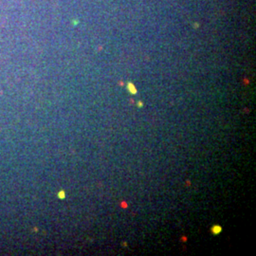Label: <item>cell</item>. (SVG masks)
<instances>
[{"label": "cell", "mask_w": 256, "mask_h": 256, "mask_svg": "<svg viewBox=\"0 0 256 256\" xmlns=\"http://www.w3.org/2000/svg\"><path fill=\"white\" fill-rule=\"evenodd\" d=\"M222 232V228L218 226V225H216V226H214L212 228V232L214 234H220V232Z\"/></svg>", "instance_id": "6da1fadb"}, {"label": "cell", "mask_w": 256, "mask_h": 256, "mask_svg": "<svg viewBox=\"0 0 256 256\" xmlns=\"http://www.w3.org/2000/svg\"><path fill=\"white\" fill-rule=\"evenodd\" d=\"M128 88H129V90L131 92V93H132V94H135V93H136V90H135V88L133 86V84H129V86H128Z\"/></svg>", "instance_id": "7a4b0ae2"}, {"label": "cell", "mask_w": 256, "mask_h": 256, "mask_svg": "<svg viewBox=\"0 0 256 256\" xmlns=\"http://www.w3.org/2000/svg\"><path fill=\"white\" fill-rule=\"evenodd\" d=\"M138 106H142V102H138Z\"/></svg>", "instance_id": "3957f363"}]
</instances>
